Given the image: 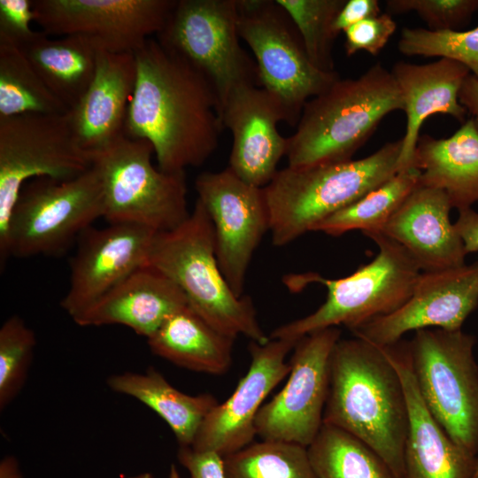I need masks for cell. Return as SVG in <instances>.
I'll list each match as a JSON object with an SVG mask.
<instances>
[{
  "mask_svg": "<svg viewBox=\"0 0 478 478\" xmlns=\"http://www.w3.org/2000/svg\"><path fill=\"white\" fill-rule=\"evenodd\" d=\"M134 54L136 83L125 135L150 142L164 172L204 164L224 129L212 84L158 40L149 38Z\"/></svg>",
  "mask_w": 478,
  "mask_h": 478,
  "instance_id": "1",
  "label": "cell"
},
{
  "mask_svg": "<svg viewBox=\"0 0 478 478\" xmlns=\"http://www.w3.org/2000/svg\"><path fill=\"white\" fill-rule=\"evenodd\" d=\"M323 423L364 442L397 478H405L406 398L383 347L356 336L338 340L330 358Z\"/></svg>",
  "mask_w": 478,
  "mask_h": 478,
  "instance_id": "2",
  "label": "cell"
},
{
  "mask_svg": "<svg viewBox=\"0 0 478 478\" xmlns=\"http://www.w3.org/2000/svg\"><path fill=\"white\" fill-rule=\"evenodd\" d=\"M404 110L399 88L382 64L358 78H340L305 104L296 132L288 137V166L352 159L388 114Z\"/></svg>",
  "mask_w": 478,
  "mask_h": 478,
  "instance_id": "3",
  "label": "cell"
},
{
  "mask_svg": "<svg viewBox=\"0 0 478 478\" xmlns=\"http://www.w3.org/2000/svg\"><path fill=\"white\" fill-rule=\"evenodd\" d=\"M402 140L359 159L278 170L265 186L272 243L284 246L399 171Z\"/></svg>",
  "mask_w": 478,
  "mask_h": 478,
  "instance_id": "4",
  "label": "cell"
},
{
  "mask_svg": "<svg viewBox=\"0 0 478 478\" xmlns=\"http://www.w3.org/2000/svg\"><path fill=\"white\" fill-rule=\"evenodd\" d=\"M148 265L172 280L189 306L220 332L258 343L270 339L259 325L252 300L237 297L227 282L216 258L212 223L199 200L181 225L157 233Z\"/></svg>",
  "mask_w": 478,
  "mask_h": 478,
  "instance_id": "5",
  "label": "cell"
},
{
  "mask_svg": "<svg viewBox=\"0 0 478 478\" xmlns=\"http://www.w3.org/2000/svg\"><path fill=\"white\" fill-rule=\"evenodd\" d=\"M366 235L376 243L378 253L351 274L339 279L315 273L285 276L284 283L294 292L311 283L324 285L327 299L311 314L276 328L269 337L298 341L312 332L339 325L351 331L393 312L407 301L421 273L418 265L405 248L385 235Z\"/></svg>",
  "mask_w": 478,
  "mask_h": 478,
  "instance_id": "6",
  "label": "cell"
},
{
  "mask_svg": "<svg viewBox=\"0 0 478 478\" xmlns=\"http://www.w3.org/2000/svg\"><path fill=\"white\" fill-rule=\"evenodd\" d=\"M99 218H104V192L93 166L71 180L29 181L0 242L1 267L9 257L62 255Z\"/></svg>",
  "mask_w": 478,
  "mask_h": 478,
  "instance_id": "7",
  "label": "cell"
},
{
  "mask_svg": "<svg viewBox=\"0 0 478 478\" xmlns=\"http://www.w3.org/2000/svg\"><path fill=\"white\" fill-rule=\"evenodd\" d=\"M152 145L122 135L92 154L104 192V219L131 223L158 233L169 231L189 216L185 172L166 173L151 163Z\"/></svg>",
  "mask_w": 478,
  "mask_h": 478,
  "instance_id": "8",
  "label": "cell"
},
{
  "mask_svg": "<svg viewBox=\"0 0 478 478\" xmlns=\"http://www.w3.org/2000/svg\"><path fill=\"white\" fill-rule=\"evenodd\" d=\"M476 339L462 329L424 328L408 343L418 390L428 409L469 454H478Z\"/></svg>",
  "mask_w": 478,
  "mask_h": 478,
  "instance_id": "9",
  "label": "cell"
},
{
  "mask_svg": "<svg viewBox=\"0 0 478 478\" xmlns=\"http://www.w3.org/2000/svg\"><path fill=\"white\" fill-rule=\"evenodd\" d=\"M237 30L255 57L261 88L284 108L287 123L297 126L305 104L340 79L317 68L302 37L276 0H236Z\"/></svg>",
  "mask_w": 478,
  "mask_h": 478,
  "instance_id": "10",
  "label": "cell"
},
{
  "mask_svg": "<svg viewBox=\"0 0 478 478\" xmlns=\"http://www.w3.org/2000/svg\"><path fill=\"white\" fill-rule=\"evenodd\" d=\"M236 0H176L158 42L201 73L212 84L219 116L243 86H258L255 61L242 48Z\"/></svg>",
  "mask_w": 478,
  "mask_h": 478,
  "instance_id": "11",
  "label": "cell"
},
{
  "mask_svg": "<svg viewBox=\"0 0 478 478\" xmlns=\"http://www.w3.org/2000/svg\"><path fill=\"white\" fill-rule=\"evenodd\" d=\"M68 112L0 117V242L24 185L35 178L73 179L92 166Z\"/></svg>",
  "mask_w": 478,
  "mask_h": 478,
  "instance_id": "12",
  "label": "cell"
},
{
  "mask_svg": "<svg viewBox=\"0 0 478 478\" xmlns=\"http://www.w3.org/2000/svg\"><path fill=\"white\" fill-rule=\"evenodd\" d=\"M341 331L332 327L299 339L282 389L259 409L257 436L308 447L323 425L329 389L330 358Z\"/></svg>",
  "mask_w": 478,
  "mask_h": 478,
  "instance_id": "13",
  "label": "cell"
},
{
  "mask_svg": "<svg viewBox=\"0 0 478 478\" xmlns=\"http://www.w3.org/2000/svg\"><path fill=\"white\" fill-rule=\"evenodd\" d=\"M195 189L213 226L220 268L232 291L243 297L250 262L270 230L264 189L243 181L228 167L201 173Z\"/></svg>",
  "mask_w": 478,
  "mask_h": 478,
  "instance_id": "14",
  "label": "cell"
},
{
  "mask_svg": "<svg viewBox=\"0 0 478 478\" xmlns=\"http://www.w3.org/2000/svg\"><path fill=\"white\" fill-rule=\"evenodd\" d=\"M176 0H33L45 35H83L101 50L135 53L162 30Z\"/></svg>",
  "mask_w": 478,
  "mask_h": 478,
  "instance_id": "15",
  "label": "cell"
},
{
  "mask_svg": "<svg viewBox=\"0 0 478 478\" xmlns=\"http://www.w3.org/2000/svg\"><path fill=\"white\" fill-rule=\"evenodd\" d=\"M478 305V261L434 272H421L407 301L393 312L351 330L354 336L380 347L399 342L410 331L461 329Z\"/></svg>",
  "mask_w": 478,
  "mask_h": 478,
  "instance_id": "16",
  "label": "cell"
},
{
  "mask_svg": "<svg viewBox=\"0 0 478 478\" xmlns=\"http://www.w3.org/2000/svg\"><path fill=\"white\" fill-rule=\"evenodd\" d=\"M158 232L136 224L92 226L78 238L70 283L60 305L73 319L132 273L148 265Z\"/></svg>",
  "mask_w": 478,
  "mask_h": 478,
  "instance_id": "17",
  "label": "cell"
},
{
  "mask_svg": "<svg viewBox=\"0 0 478 478\" xmlns=\"http://www.w3.org/2000/svg\"><path fill=\"white\" fill-rule=\"evenodd\" d=\"M297 341L271 338L251 342V364L231 396L206 416L191 447L222 457L251 444L257 436L255 420L269 393L289 374L286 361Z\"/></svg>",
  "mask_w": 478,
  "mask_h": 478,
  "instance_id": "18",
  "label": "cell"
},
{
  "mask_svg": "<svg viewBox=\"0 0 478 478\" xmlns=\"http://www.w3.org/2000/svg\"><path fill=\"white\" fill-rule=\"evenodd\" d=\"M220 119L233 136L227 167L251 185L266 186L288 148V137L277 129L278 122H287L281 103L261 87L243 86L225 103Z\"/></svg>",
  "mask_w": 478,
  "mask_h": 478,
  "instance_id": "19",
  "label": "cell"
},
{
  "mask_svg": "<svg viewBox=\"0 0 478 478\" xmlns=\"http://www.w3.org/2000/svg\"><path fill=\"white\" fill-rule=\"evenodd\" d=\"M383 349L400 376L406 398L405 478H473L476 457L459 446L428 409L415 382L408 343L400 340Z\"/></svg>",
  "mask_w": 478,
  "mask_h": 478,
  "instance_id": "20",
  "label": "cell"
},
{
  "mask_svg": "<svg viewBox=\"0 0 478 478\" xmlns=\"http://www.w3.org/2000/svg\"><path fill=\"white\" fill-rule=\"evenodd\" d=\"M451 208L444 191L419 181L380 233L405 248L421 272L463 266L466 253Z\"/></svg>",
  "mask_w": 478,
  "mask_h": 478,
  "instance_id": "21",
  "label": "cell"
},
{
  "mask_svg": "<svg viewBox=\"0 0 478 478\" xmlns=\"http://www.w3.org/2000/svg\"><path fill=\"white\" fill-rule=\"evenodd\" d=\"M136 83L134 53L99 49L89 87L68 111L80 146L91 155L124 135L129 103Z\"/></svg>",
  "mask_w": 478,
  "mask_h": 478,
  "instance_id": "22",
  "label": "cell"
},
{
  "mask_svg": "<svg viewBox=\"0 0 478 478\" xmlns=\"http://www.w3.org/2000/svg\"><path fill=\"white\" fill-rule=\"evenodd\" d=\"M187 305L185 295L172 280L145 265L73 320L81 327L122 325L149 338Z\"/></svg>",
  "mask_w": 478,
  "mask_h": 478,
  "instance_id": "23",
  "label": "cell"
},
{
  "mask_svg": "<svg viewBox=\"0 0 478 478\" xmlns=\"http://www.w3.org/2000/svg\"><path fill=\"white\" fill-rule=\"evenodd\" d=\"M401 92L406 115V127L402 140L399 171L412 166L414 152L422 123L434 114L450 115L462 124L466 111L459 99L464 81L471 74L461 63L440 58L416 65L399 61L391 71Z\"/></svg>",
  "mask_w": 478,
  "mask_h": 478,
  "instance_id": "24",
  "label": "cell"
},
{
  "mask_svg": "<svg viewBox=\"0 0 478 478\" xmlns=\"http://www.w3.org/2000/svg\"><path fill=\"white\" fill-rule=\"evenodd\" d=\"M412 166L420 183L440 189L458 211L478 204V132L466 120L450 137H419Z\"/></svg>",
  "mask_w": 478,
  "mask_h": 478,
  "instance_id": "25",
  "label": "cell"
},
{
  "mask_svg": "<svg viewBox=\"0 0 478 478\" xmlns=\"http://www.w3.org/2000/svg\"><path fill=\"white\" fill-rule=\"evenodd\" d=\"M147 342L153 354L192 371L220 375L232 364L235 338L214 328L189 305L170 315Z\"/></svg>",
  "mask_w": 478,
  "mask_h": 478,
  "instance_id": "26",
  "label": "cell"
},
{
  "mask_svg": "<svg viewBox=\"0 0 478 478\" xmlns=\"http://www.w3.org/2000/svg\"><path fill=\"white\" fill-rule=\"evenodd\" d=\"M22 49L51 93L73 108L93 81L98 45L83 35L51 39L39 31Z\"/></svg>",
  "mask_w": 478,
  "mask_h": 478,
  "instance_id": "27",
  "label": "cell"
},
{
  "mask_svg": "<svg viewBox=\"0 0 478 478\" xmlns=\"http://www.w3.org/2000/svg\"><path fill=\"white\" fill-rule=\"evenodd\" d=\"M115 392L136 398L170 427L180 446H191L202 423L219 404L211 394H185L153 368L144 374L126 372L107 380Z\"/></svg>",
  "mask_w": 478,
  "mask_h": 478,
  "instance_id": "28",
  "label": "cell"
},
{
  "mask_svg": "<svg viewBox=\"0 0 478 478\" xmlns=\"http://www.w3.org/2000/svg\"><path fill=\"white\" fill-rule=\"evenodd\" d=\"M307 452L316 478H397L372 448L333 425L323 423Z\"/></svg>",
  "mask_w": 478,
  "mask_h": 478,
  "instance_id": "29",
  "label": "cell"
},
{
  "mask_svg": "<svg viewBox=\"0 0 478 478\" xmlns=\"http://www.w3.org/2000/svg\"><path fill=\"white\" fill-rule=\"evenodd\" d=\"M420 174L414 166L398 171L378 188L319 222L312 231L333 236L352 230H360L365 235L380 233L419 184Z\"/></svg>",
  "mask_w": 478,
  "mask_h": 478,
  "instance_id": "30",
  "label": "cell"
},
{
  "mask_svg": "<svg viewBox=\"0 0 478 478\" xmlns=\"http://www.w3.org/2000/svg\"><path fill=\"white\" fill-rule=\"evenodd\" d=\"M68 111L47 88L24 50L0 41V117Z\"/></svg>",
  "mask_w": 478,
  "mask_h": 478,
  "instance_id": "31",
  "label": "cell"
},
{
  "mask_svg": "<svg viewBox=\"0 0 478 478\" xmlns=\"http://www.w3.org/2000/svg\"><path fill=\"white\" fill-rule=\"evenodd\" d=\"M223 459L227 478H316L307 448L297 443L262 440Z\"/></svg>",
  "mask_w": 478,
  "mask_h": 478,
  "instance_id": "32",
  "label": "cell"
},
{
  "mask_svg": "<svg viewBox=\"0 0 478 478\" xmlns=\"http://www.w3.org/2000/svg\"><path fill=\"white\" fill-rule=\"evenodd\" d=\"M295 23L312 63L320 70L335 72L333 46L337 34L334 21L346 0H276Z\"/></svg>",
  "mask_w": 478,
  "mask_h": 478,
  "instance_id": "33",
  "label": "cell"
},
{
  "mask_svg": "<svg viewBox=\"0 0 478 478\" xmlns=\"http://www.w3.org/2000/svg\"><path fill=\"white\" fill-rule=\"evenodd\" d=\"M397 48L405 56L439 57L464 65L478 80V26L465 31L402 29Z\"/></svg>",
  "mask_w": 478,
  "mask_h": 478,
  "instance_id": "34",
  "label": "cell"
},
{
  "mask_svg": "<svg viewBox=\"0 0 478 478\" xmlns=\"http://www.w3.org/2000/svg\"><path fill=\"white\" fill-rule=\"evenodd\" d=\"M36 344L33 330L19 316L0 328V408L4 409L22 389Z\"/></svg>",
  "mask_w": 478,
  "mask_h": 478,
  "instance_id": "35",
  "label": "cell"
},
{
  "mask_svg": "<svg viewBox=\"0 0 478 478\" xmlns=\"http://www.w3.org/2000/svg\"><path fill=\"white\" fill-rule=\"evenodd\" d=\"M389 14L415 12L431 31H459L478 12V0H389Z\"/></svg>",
  "mask_w": 478,
  "mask_h": 478,
  "instance_id": "36",
  "label": "cell"
},
{
  "mask_svg": "<svg viewBox=\"0 0 478 478\" xmlns=\"http://www.w3.org/2000/svg\"><path fill=\"white\" fill-rule=\"evenodd\" d=\"M396 29L397 23L387 12L363 19L343 31L345 54L351 57L364 50L376 56L385 47Z\"/></svg>",
  "mask_w": 478,
  "mask_h": 478,
  "instance_id": "37",
  "label": "cell"
},
{
  "mask_svg": "<svg viewBox=\"0 0 478 478\" xmlns=\"http://www.w3.org/2000/svg\"><path fill=\"white\" fill-rule=\"evenodd\" d=\"M34 19L33 0H0V41L25 47L39 34Z\"/></svg>",
  "mask_w": 478,
  "mask_h": 478,
  "instance_id": "38",
  "label": "cell"
},
{
  "mask_svg": "<svg viewBox=\"0 0 478 478\" xmlns=\"http://www.w3.org/2000/svg\"><path fill=\"white\" fill-rule=\"evenodd\" d=\"M178 459L189 473V478H227L224 459L215 451L180 446Z\"/></svg>",
  "mask_w": 478,
  "mask_h": 478,
  "instance_id": "39",
  "label": "cell"
},
{
  "mask_svg": "<svg viewBox=\"0 0 478 478\" xmlns=\"http://www.w3.org/2000/svg\"><path fill=\"white\" fill-rule=\"evenodd\" d=\"M381 14L377 0H346L334 21V30L337 35L351 26Z\"/></svg>",
  "mask_w": 478,
  "mask_h": 478,
  "instance_id": "40",
  "label": "cell"
},
{
  "mask_svg": "<svg viewBox=\"0 0 478 478\" xmlns=\"http://www.w3.org/2000/svg\"><path fill=\"white\" fill-rule=\"evenodd\" d=\"M455 228L466 255L478 251V212L471 208L459 210Z\"/></svg>",
  "mask_w": 478,
  "mask_h": 478,
  "instance_id": "41",
  "label": "cell"
},
{
  "mask_svg": "<svg viewBox=\"0 0 478 478\" xmlns=\"http://www.w3.org/2000/svg\"><path fill=\"white\" fill-rule=\"evenodd\" d=\"M459 99L466 112L470 114V119L478 132V80L472 74L464 81Z\"/></svg>",
  "mask_w": 478,
  "mask_h": 478,
  "instance_id": "42",
  "label": "cell"
},
{
  "mask_svg": "<svg viewBox=\"0 0 478 478\" xmlns=\"http://www.w3.org/2000/svg\"><path fill=\"white\" fill-rule=\"evenodd\" d=\"M0 478H20L17 461L12 458L4 459L0 466Z\"/></svg>",
  "mask_w": 478,
  "mask_h": 478,
  "instance_id": "43",
  "label": "cell"
},
{
  "mask_svg": "<svg viewBox=\"0 0 478 478\" xmlns=\"http://www.w3.org/2000/svg\"><path fill=\"white\" fill-rule=\"evenodd\" d=\"M132 478H153V476L150 473H143V474H138L136 476H134Z\"/></svg>",
  "mask_w": 478,
  "mask_h": 478,
  "instance_id": "44",
  "label": "cell"
},
{
  "mask_svg": "<svg viewBox=\"0 0 478 478\" xmlns=\"http://www.w3.org/2000/svg\"><path fill=\"white\" fill-rule=\"evenodd\" d=\"M170 478H180L174 466L171 468Z\"/></svg>",
  "mask_w": 478,
  "mask_h": 478,
  "instance_id": "45",
  "label": "cell"
},
{
  "mask_svg": "<svg viewBox=\"0 0 478 478\" xmlns=\"http://www.w3.org/2000/svg\"><path fill=\"white\" fill-rule=\"evenodd\" d=\"M473 478H478V454L476 456L475 468Z\"/></svg>",
  "mask_w": 478,
  "mask_h": 478,
  "instance_id": "46",
  "label": "cell"
}]
</instances>
